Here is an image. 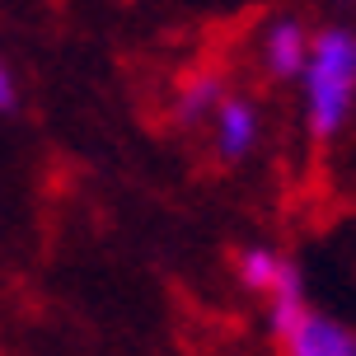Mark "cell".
Instances as JSON below:
<instances>
[{"mask_svg": "<svg viewBox=\"0 0 356 356\" xmlns=\"http://www.w3.org/2000/svg\"><path fill=\"white\" fill-rule=\"evenodd\" d=\"M291 263H296V258H286V253L272 249V244H249V249L234 253V277H239V286H244V291L267 296L272 286L282 282V272Z\"/></svg>", "mask_w": 356, "mask_h": 356, "instance_id": "7", "label": "cell"}, {"mask_svg": "<svg viewBox=\"0 0 356 356\" xmlns=\"http://www.w3.org/2000/svg\"><path fill=\"white\" fill-rule=\"evenodd\" d=\"M305 56H309V33H305L300 19H272L258 38V61H263V71L272 80H300L305 71Z\"/></svg>", "mask_w": 356, "mask_h": 356, "instance_id": "4", "label": "cell"}, {"mask_svg": "<svg viewBox=\"0 0 356 356\" xmlns=\"http://www.w3.org/2000/svg\"><path fill=\"white\" fill-rule=\"evenodd\" d=\"M207 122H211V155L220 164L249 160L263 141V108L249 94H225Z\"/></svg>", "mask_w": 356, "mask_h": 356, "instance_id": "2", "label": "cell"}, {"mask_svg": "<svg viewBox=\"0 0 356 356\" xmlns=\"http://www.w3.org/2000/svg\"><path fill=\"white\" fill-rule=\"evenodd\" d=\"M300 118L314 145L338 141L356 113V33L328 24L309 33V56L300 71Z\"/></svg>", "mask_w": 356, "mask_h": 356, "instance_id": "1", "label": "cell"}, {"mask_svg": "<svg viewBox=\"0 0 356 356\" xmlns=\"http://www.w3.org/2000/svg\"><path fill=\"white\" fill-rule=\"evenodd\" d=\"M282 356H356V328L323 309H309L282 338Z\"/></svg>", "mask_w": 356, "mask_h": 356, "instance_id": "3", "label": "cell"}, {"mask_svg": "<svg viewBox=\"0 0 356 356\" xmlns=\"http://www.w3.org/2000/svg\"><path fill=\"white\" fill-rule=\"evenodd\" d=\"M19 104V85H15V71L5 66V56H0V113H15Z\"/></svg>", "mask_w": 356, "mask_h": 356, "instance_id": "8", "label": "cell"}, {"mask_svg": "<svg viewBox=\"0 0 356 356\" xmlns=\"http://www.w3.org/2000/svg\"><path fill=\"white\" fill-rule=\"evenodd\" d=\"M225 94H230V89H225V75H220V71H193L183 85L174 89V118H178V122H188V127L207 122Z\"/></svg>", "mask_w": 356, "mask_h": 356, "instance_id": "6", "label": "cell"}, {"mask_svg": "<svg viewBox=\"0 0 356 356\" xmlns=\"http://www.w3.org/2000/svg\"><path fill=\"white\" fill-rule=\"evenodd\" d=\"M263 305H267V328H272V338L282 342L286 333H291V328H296V323L314 309V305H309V296H305V272H300V263L286 267L282 282L263 296Z\"/></svg>", "mask_w": 356, "mask_h": 356, "instance_id": "5", "label": "cell"}]
</instances>
